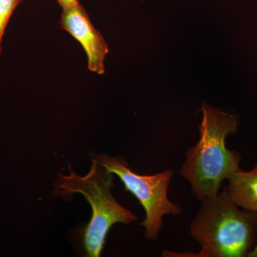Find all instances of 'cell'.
<instances>
[{"mask_svg":"<svg viewBox=\"0 0 257 257\" xmlns=\"http://www.w3.org/2000/svg\"><path fill=\"white\" fill-rule=\"evenodd\" d=\"M24 0H0V56L2 53V40L10 18L18 5Z\"/></svg>","mask_w":257,"mask_h":257,"instance_id":"52a82bcc","label":"cell"},{"mask_svg":"<svg viewBox=\"0 0 257 257\" xmlns=\"http://www.w3.org/2000/svg\"><path fill=\"white\" fill-rule=\"evenodd\" d=\"M201 203L189 227L198 256L247 257L257 243V212L240 209L226 187Z\"/></svg>","mask_w":257,"mask_h":257,"instance_id":"7a4b0ae2","label":"cell"},{"mask_svg":"<svg viewBox=\"0 0 257 257\" xmlns=\"http://www.w3.org/2000/svg\"><path fill=\"white\" fill-rule=\"evenodd\" d=\"M90 169L85 176H79L69 165V174H58L54 183V197H71L82 194L92 207V217L83 231L86 256L99 257L104 248L106 235L116 223L130 224L138 217L116 202L111 190L114 174L101 165L93 155Z\"/></svg>","mask_w":257,"mask_h":257,"instance_id":"3957f363","label":"cell"},{"mask_svg":"<svg viewBox=\"0 0 257 257\" xmlns=\"http://www.w3.org/2000/svg\"><path fill=\"white\" fill-rule=\"evenodd\" d=\"M57 3L60 5L61 8H67V7L71 6L78 3V0H57Z\"/></svg>","mask_w":257,"mask_h":257,"instance_id":"ba28073f","label":"cell"},{"mask_svg":"<svg viewBox=\"0 0 257 257\" xmlns=\"http://www.w3.org/2000/svg\"><path fill=\"white\" fill-rule=\"evenodd\" d=\"M199 142L189 148L180 175L190 184L193 194L202 202L220 192L223 181L239 170L241 155L226 146L229 135L237 131L234 114L203 102Z\"/></svg>","mask_w":257,"mask_h":257,"instance_id":"6da1fadb","label":"cell"},{"mask_svg":"<svg viewBox=\"0 0 257 257\" xmlns=\"http://www.w3.org/2000/svg\"><path fill=\"white\" fill-rule=\"evenodd\" d=\"M92 155L101 165L121 179L125 191L132 193L143 206L146 214L142 222L145 237L153 241L158 239L163 226L164 216L179 215L182 212V207L170 201L167 195L173 171L167 170L154 175H142L134 172L121 157Z\"/></svg>","mask_w":257,"mask_h":257,"instance_id":"277c9868","label":"cell"},{"mask_svg":"<svg viewBox=\"0 0 257 257\" xmlns=\"http://www.w3.org/2000/svg\"><path fill=\"white\" fill-rule=\"evenodd\" d=\"M60 25L82 45L87 55L89 70L99 75L104 74L109 47L100 32L93 26L82 5L78 3L62 8Z\"/></svg>","mask_w":257,"mask_h":257,"instance_id":"5b68a950","label":"cell"},{"mask_svg":"<svg viewBox=\"0 0 257 257\" xmlns=\"http://www.w3.org/2000/svg\"><path fill=\"white\" fill-rule=\"evenodd\" d=\"M226 190L241 209L257 212V165L245 172L241 168L228 177Z\"/></svg>","mask_w":257,"mask_h":257,"instance_id":"8992f818","label":"cell"},{"mask_svg":"<svg viewBox=\"0 0 257 257\" xmlns=\"http://www.w3.org/2000/svg\"><path fill=\"white\" fill-rule=\"evenodd\" d=\"M247 257H257V243L254 248L248 253Z\"/></svg>","mask_w":257,"mask_h":257,"instance_id":"9c48e42d","label":"cell"}]
</instances>
